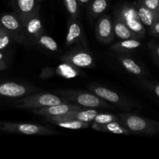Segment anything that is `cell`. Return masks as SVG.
Returning a JSON list of instances; mask_svg holds the SVG:
<instances>
[{"label": "cell", "instance_id": "obj_18", "mask_svg": "<svg viewBox=\"0 0 159 159\" xmlns=\"http://www.w3.org/2000/svg\"><path fill=\"white\" fill-rule=\"evenodd\" d=\"M93 92L99 98L112 102V103L118 104L121 102L120 96L116 93L109 89L104 88V87H96L93 89Z\"/></svg>", "mask_w": 159, "mask_h": 159}, {"label": "cell", "instance_id": "obj_19", "mask_svg": "<svg viewBox=\"0 0 159 159\" xmlns=\"http://www.w3.org/2000/svg\"><path fill=\"white\" fill-rule=\"evenodd\" d=\"M141 46V43L139 40L134 38L126 39L123 40L120 43H116L113 46V48L116 50H122V51H130L140 48Z\"/></svg>", "mask_w": 159, "mask_h": 159}, {"label": "cell", "instance_id": "obj_8", "mask_svg": "<svg viewBox=\"0 0 159 159\" xmlns=\"http://www.w3.org/2000/svg\"><path fill=\"white\" fill-rule=\"evenodd\" d=\"M98 113H99V112L97 110H93L92 108L88 109V110H84L83 108L82 110L68 112V113L61 115V116H52V118L60 120H75L90 123L93 122V119Z\"/></svg>", "mask_w": 159, "mask_h": 159}, {"label": "cell", "instance_id": "obj_16", "mask_svg": "<svg viewBox=\"0 0 159 159\" xmlns=\"http://www.w3.org/2000/svg\"><path fill=\"white\" fill-rule=\"evenodd\" d=\"M82 37V27L79 23L72 21L69 23L68 34L65 38L67 46H71L73 43H78Z\"/></svg>", "mask_w": 159, "mask_h": 159}, {"label": "cell", "instance_id": "obj_24", "mask_svg": "<svg viewBox=\"0 0 159 159\" xmlns=\"http://www.w3.org/2000/svg\"><path fill=\"white\" fill-rule=\"evenodd\" d=\"M118 116L110 113H98L95 118L93 119V122L99 124H106L108 123L113 122V121H118Z\"/></svg>", "mask_w": 159, "mask_h": 159}, {"label": "cell", "instance_id": "obj_21", "mask_svg": "<svg viewBox=\"0 0 159 159\" xmlns=\"http://www.w3.org/2000/svg\"><path fill=\"white\" fill-rule=\"evenodd\" d=\"M37 43L51 51H57L58 46L55 40L48 35H40L37 40Z\"/></svg>", "mask_w": 159, "mask_h": 159}, {"label": "cell", "instance_id": "obj_3", "mask_svg": "<svg viewBox=\"0 0 159 159\" xmlns=\"http://www.w3.org/2000/svg\"><path fill=\"white\" fill-rule=\"evenodd\" d=\"M0 130L9 133H18L27 135H49L54 133V131L43 126L12 122H0Z\"/></svg>", "mask_w": 159, "mask_h": 159}, {"label": "cell", "instance_id": "obj_31", "mask_svg": "<svg viewBox=\"0 0 159 159\" xmlns=\"http://www.w3.org/2000/svg\"><path fill=\"white\" fill-rule=\"evenodd\" d=\"M37 1H38V2H40V1H41V0H37Z\"/></svg>", "mask_w": 159, "mask_h": 159}, {"label": "cell", "instance_id": "obj_30", "mask_svg": "<svg viewBox=\"0 0 159 159\" xmlns=\"http://www.w3.org/2000/svg\"><path fill=\"white\" fill-rule=\"evenodd\" d=\"M78 1L80 2L81 3H82V4H86V3H88L90 0H78Z\"/></svg>", "mask_w": 159, "mask_h": 159}, {"label": "cell", "instance_id": "obj_11", "mask_svg": "<svg viewBox=\"0 0 159 159\" xmlns=\"http://www.w3.org/2000/svg\"><path fill=\"white\" fill-rule=\"evenodd\" d=\"M37 1V0H16L18 17L23 23L35 13Z\"/></svg>", "mask_w": 159, "mask_h": 159}, {"label": "cell", "instance_id": "obj_12", "mask_svg": "<svg viewBox=\"0 0 159 159\" xmlns=\"http://www.w3.org/2000/svg\"><path fill=\"white\" fill-rule=\"evenodd\" d=\"M65 61L79 68H88L93 65V58L91 54L85 51H79L67 56Z\"/></svg>", "mask_w": 159, "mask_h": 159}, {"label": "cell", "instance_id": "obj_10", "mask_svg": "<svg viewBox=\"0 0 159 159\" xmlns=\"http://www.w3.org/2000/svg\"><path fill=\"white\" fill-rule=\"evenodd\" d=\"M30 92L26 86L16 82H3L0 84V96L17 98Z\"/></svg>", "mask_w": 159, "mask_h": 159}, {"label": "cell", "instance_id": "obj_5", "mask_svg": "<svg viewBox=\"0 0 159 159\" xmlns=\"http://www.w3.org/2000/svg\"><path fill=\"white\" fill-rule=\"evenodd\" d=\"M96 36L100 41L109 43L113 40V22L108 16L100 18L96 26Z\"/></svg>", "mask_w": 159, "mask_h": 159}, {"label": "cell", "instance_id": "obj_13", "mask_svg": "<svg viewBox=\"0 0 159 159\" xmlns=\"http://www.w3.org/2000/svg\"><path fill=\"white\" fill-rule=\"evenodd\" d=\"M113 34L121 40H126V39L134 38L138 37L135 34H134L130 28L127 26L124 20L120 17L116 18L114 23L113 24Z\"/></svg>", "mask_w": 159, "mask_h": 159}, {"label": "cell", "instance_id": "obj_15", "mask_svg": "<svg viewBox=\"0 0 159 159\" xmlns=\"http://www.w3.org/2000/svg\"><path fill=\"white\" fill-rule=\"evenodd\" d=\"M92 127L94 130L108 132V133L115 134H129L130 133L124 126H121L117 121H113V122H110L106 124H99L93 123Z\"/></svg>", "mask_w": 159, "mask_h": 159}, {"label": "cell", "instance_id": "obj_29", "mask_svg": "<svg viewBox=\"0 0 159 159\" xmlns=\"http://www.w3.org/2000/svg\"><path fill=\"white\" fill-rule=\"evenodd\" d=\"M155 95H156L157 97H159V85L158 84H156V85H155Z\"/></svg>", "mask_w": 159, "mask_h": 159}, {"label": "cell", "instance_id": "obj_6", "mask_svg": "<svg viewBox=\"0 0 159 159\" xmlns=\"http://www.w3.org/2000/svg\"><path fill=\"white\" fill-rule=\"evenodd\" d=\"M72 99L81 107L86 108H99V107H107L108 105L101 99L99 96L91 93H75L71 96Z\"/></svg>", "mask_w": 159, "mask_h": 159}, {"label": "cell", "instance_id": "obj_1", "mask_svg": "<svg viewBox=\"0 0 159 159\" xmlns=\"http://www.w3.org/2000/svg\"><path fill=\"white\" fill-rule=\"evenodd\" d=\"M118 121L125 128L136 134H155L158 131V124L156 121L142 117L135 114L123 113L118 116Z\"/></svg>", "mask_w": 159, "mask_h": 159}, {"label": "cell", "instance_id": "obj_7", "mask_svg": "<svg viewBox=\"0 0 159 159\" xmlns=\"http://www.w3.org/2000/svg\"><path fill=\"white\" fill-rule=\"evenodd\" d=\"M23 33L31 40H37L43 31V24L40 19L35 13L23 23Z\"/></svg>", "mask_w": 159, "mask_h": 159}, {"label": "cell", "instance_id": "obj_25", "mask_svg": "<svg viewBox=\"0 0 159 159\" xmlns=\"http://www.w3.org/2000/svg\"><path fill=\"white\" fill-rule=\"evenodd\" d=\"M68 13L73 17L78 14V0H64Z\"/></svg>", "mask_w": 159, "mask_h": 159}, {"label": "cell", "instance_id": "obj_14", "mask_svg": "<svg viewBox=\"0 0 159 159\" xmlns=\"http://www.w3.org/2000/svg\"><path fill=\"white\" fill-rule=\"evenodd\" d=\"M47 121L56 124L62 128L71 129V130H79L89 127V123L75 120H60L54 119L52 117H47Z\"/></svg>", "mask_w": 159, "mask_h": 159}, {"label": "cell", "instance_id": "obj_9", "mask_svg": "<svg viewBox=\"0 0 159 159\" xmlns=\"http://www.w3.org/2000/svg\"><path fill=\"white\" fill-rule=\"evenodd\" d=\"M0 26L10 33L14 37L19 35V33L23 32V23L18 16L13 14H3L0 16Z\"/></svg>", "mask_w": 159, "mask_h": 159}, {"label": "cell", "instance_id": "obj_23", "mask_svg": "<svg viewBox=\"0 0 159 159\" xmlns=\"http://www.w3.org/2000/svg\"><path fill=\"white\" fill-rule=\"evenodd\" d=\"M108 6L107 0H93L91 4V12L93 15L97 16L102 13Z\"/></svg>", "mask_w": 159, "mask_h": 159}, {"label": "cell", "instance_id": "obj_17", "mask_svg": "<svg viewBox=\"0 0 159 159\" xmlns=\"http://www.w3.org/2000/svg\"><path fill=\"white\" fill-rule=\"evenodd\" d=\"M137 14H138V16L139 18V20H141V23L146 26H148L150 27L151 26L153 23L154 20L156 18L157 16H158V13H155L152 11H151L150 9H148V8H146L145 6H143L142 4H138V9H137Z\"/></svg>", "mask_w": 159, "mask_h": 159}, {"label": "cell", "instance_id": "obj_28", "mask_svg": "<svg viewBox=\"0 0 159 159\" xmlns=\"http://www.w3.org/2000/svg\"><path fill=\"white\" fill-rule=\"evenodd\" d=\"M6 68V60L3 53L0 51V70H3Z\"/></svg>", "mask_w": 159, "mask_h": 159}, {"label": "cell", "instance_id": "obj_27", "mask_svg": "<svg viewBox=\"0 0 159 159\" xmlns=\"http://www.w3.org/2000/svg\"><path fill=\"white\" fill-rule=\"evenodd\" d=\"M151 27V30H152V34H153L152 36H155V37H158L159 34V20H158V16H157L156 18L154 20L153 23H152Z\"/></svg>", "mask_w": 159, "mask_h": 159}, {"label": "cell", "instance_id": "obj_2", "mask_svg": "<svg viewBox=\"0 0 159 159\" xmlns=\"http://www.w3.org/2000/svg\"><path fill=\"white\" fill-rule=\"evenodd\" d=\"M63 102H65L55 95L50 94V93H38V94L30 95L21 99L18 107L32 110L40 107L57 105Z\"/></svg>", "mask_w": 159, "mask_h": 159}, {"label": "cell", "instance_id": "obj_26", "mask_svg": "<svg viewBox=\"0 0 159 159\" xmlns=\"http://www.w3.org/2000/svg\"><path fill=\"white\" fill-rule=\"evenodd\" d=\"M141 4L155 13H159V0H141Z\"/></svg>", "mask_w": 159, "mask_h": 159}, {"label": "cell", "instance_id": "obj_22", "mask_svg": "<svg viewBox=\"0 0 159 159\" xmlns=\"http://www.w3.org/2000/svg\"><path fill=\"white\" fill-rule=\"evenodd\" d=\"M14 37L0 26V51H2L9 47Z\"/></svg>", "mask_w": 159, "mask_h": 159}, {"label": "cell", "instance_id": "obj_20", "mask_svg": "<svg viewBox=\"0 0 159 159\" xmlns=\"http://www.w3.org/2000/svg\"><path fill=\"white\" fill-rule=\"evenodd\" d=\"M120 61L123 67L129 72L136 75L142 74V69L141 67L132 59L128 58V57H121Z\"/></svg>", "mask_w": 159, "mask_h": 159}, {"label": "cell", "instance_id": "obj_4", "mask_svg": "<svg viewBox=\"0 0 159 159\" xmlns=\"http://www.w3.org/2000/svg\"><path fill=\"white\" fill-rule=\"evenodd\" d=\"M83 109V107L78 105L68 104L66 102L57 104V105L49 106V107H40V108L32 109V111L40 116L45 117H52V116H58L65 114L68 112L79 110Z\"/></svg>", "mask_w": 159, "mask_h": 159}]
</instances>
